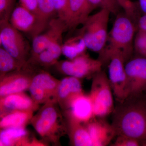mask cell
I'll return each instance as SVG.
<instances>
[{
  "label": "cell",
  "mask_w": 146,
  "mask_h": 146,
  "mask_svg": "<svg viewBox=\"0 0 146 146\" xmlns=\"http://www.w3.org/2000/svg\"><path fill=\"white\" fill-rule=\"evenodd\" d=\"M84 124L89 132L94 146L107 145L113 138L116 136L111 125H110L103 120H94L93 119Z\"/></svg>",
  "instance_id": "e0dca14e"
},
{
  "label": "cell",
  "mask_w": 146,
  "mask_h": 146,
  "mask_svg": "<svg viewBox=\"0 0 146 146\" xmlns=\"http://www.w3.org/2000/svg\"><path fill=\"white\" fill-rule=\"evenodd\" d=\"M55 102L46 104L31 121L37 133L50 142H57L63 131L60 112L54 104Z\"/></svg>",
  "instance_id": "5b68a950"
},
{
  "label": "cell",
  "mask_w": 146,
  "mask_h": 146,
  "mask_svg": "<svg viewBox=\"0 0 146 146\" xmlns=\"http://www.w3.org/2000/svg\"><path fill=\"white\" fill-rule=\"evenodd\" d=\"M66 107L69 110L68 116L70 121L84 124L95 117L91 98L84 93L74 97Z\"/></svg>",
  "instance_id": "5bb4252c"
},
{
  "label": "cell",
  "mask_w": 146,
  "mask_h": 146,
  "mask_svg": "<svg viewBox=\"0 0 146 146\" xmlns=\"http://www.w3.org/2000/svg\"><path fill=\"white\" fill-rule=\"evenodd\" d=\"M91 5L95 9L99 7L109 11L111 13L118 14L120 6L117 0H88Z\"/></svg>",
  "instance_id": "d4e9b609"
},
{
  "label": "cell",
  "mask_w": 146,
  "mask_h": 146,
  "mask_svg": "<svg viewBox=\"0 0 146 146\" xmlns=\"http://www.w3.org/2000/svg\"><path fill=\"white\" fill-rule=\"evenodd\" d=\"M126 61L124 56L119 54L112 55L108 59V79L113 96L117 102L125 99Z\"/></svg>",
  "instance_id": "8fae6325"
},
{
  "label": "cell",
  "mask_w": 146,
  "mask_h": 146,
  "mask_svg": "<svg viewBox=\"0 0 146 146\" xmlns=\"http://www.w3.org/2000/svg\"><path fill=\"white\" fill-rule=\"evenodd\" d=\"M9 22L12 26L27 35L32 40L44 31L49 24L20 5L15 7Z\"/></svg>",
  "instance_id": "ba28073f"
},
{
  "label": "cell",
  "mask_w": 146,
  "mask_h": 146,
  "mask_svg": "<svg viewBox=\"0 0 146 146\" xmlns=\"http://www.w3.org/2000/svg\"><path fill=\"white\" fill-rule=\"evenodd\" d=\"M145 95H146V91H145Z\"/></svg>",
  "instance_id": "d590c367"
},
{
  "label": "cell",
  "mask_w": 146,
  "mask_h": 146,
  "mask_svg": "<svg viewBox=\"0 0 146 146\" xmlns=\"http://www.w3.org/2000/svg\"><path fill=\"white\" fill-rule=\"evenodd\" d=\"M33 111H15L1 116V129L9 127H25L31 121Z\"/></svg>",
  "instance_id": "ffe728a7"
},
{
  "label": "cell",
  "mask_w": 146,
  "mask_h": 146,
  "mask_svg": "<svg viewBox=\"0 0 146 146\" xmlns=\"http://www.w3.org/2000/svg\"><path fill=\"white\" fill-rule=\"evenodd\" d=\"M95 9L88 0H69L67 31L70 33L79 26L83 25Z\"/></svg>",
  "instance_id": "9a60e30c"
},
{
  "label": "cell",
  "mask_w": 146,
  "mask_h": 146,
  "mask_svg": "<svg viewBox=\"0 0 146 146\" xmlns=\"http://www.w3.org/2000/svg\"><path fill=\"white\" fill-rule=\"evenodd\" d=\"M115 142L111 145L113 146H143L141 141L127 136H117Z\"/></svg>",
  "instance_id": "f1b7e54d"
},
{
  "label": "cell",
  "mask_w": 146,
  "mask_h": 146,
  "mask_svg": "<svg viewBox=\"0 0 146 146\" xmlns=\"http://www.w3.org/2000/svg\"><path fill=\"white\" fill-rule=\"evenodd\" d=\"M60 81L44 71L33 75L29 90L35 104H46L56 101Z\"/></svg>",
  "instance_id": "30bf717a"
},
{
  "label": "cell",
  "mask_w": 146,
  "mask_h": 146,
  "mask_svg": "<svg viewBox=\"0 0 146 146\" xmlns=\"http://www.w3.org/2000/svg\"><path fill=\"white\" fill-rule=\"evenodd\" d=\"M126 84L125 99L140 96L146 90V57L129 58L125 63Z\"/></svg>",
  "instance_id": "9c48e42d"
},
{
  "label": "cell",
  "mask_w": 146,
  "mask_h": 146,
  "mask_svg": "<svg viewBox=\"0 0 146 146\" xmlns=\"http://www.w3.org/2000/svg\"><path fill=\"white\" fill-rule=\"evenodd\" d=\"M19 5L33 13L41 16L38 9L37 0H19Z\"/></svg>",
  "instance_id": "4dcf8cb0"
},
{
  "label": "cell",
  "mask_w": 146,
  "mask_h": 146,
  "mask_svg": "<svg viewBox=\"0 0 146 146\" xmlns=\"http://www.w3.org/2000/svg\"><path fill=\"white\" fill-rule=\"evenodd\" d=\"M40 16L49 23L54 18L58 17L57 13L51 0H37Z\"/></svg>",
  "instance_id": "cb8c5ba5"
},
{
  "label": "cell",
  "mask_w": 146,
  "mask_h": 146,
  "mask_svg": "<svg viewBox=\"0 0 146 146\" xmlns=\"http://www.w3.org/2000/svg\"><path fill=\"white\" fill-rule=\"evenodd\" d=\"M0 102L1 116L12 111H34L38 106L24 92L1 98Z\"/></svg>",
  "instance_id": "2e32d148"
},
{
  "label": "cell",
  "mask_w": 146,
  "mask_h": 146,
  "mask_svg": "<svg viewBox=\"0 0 146 146\" xmlns=\"http://www.w3.org/2000/svg\"><path fill=\"white\" fill-rule=\"evenodd\" d=\"M58 17L67 23L69 12V0H51Z\"/></svg>",
  "instance_id": "484cf974"
},
{
  "label": "cell",
  "mask_w": 146,
  "mask_h": 146,
  "mask_svg": "<svg viewBox=\"0 0 146 146\" xmlns=\"http://www.w3.org/2000/svg\"><path fill=\"white\" fill-rule=\"evenodd\" d=\"M0 45L24 66L28 60L31 47L22 33L9 21H0Z\"/></svg>",
  "instance_id": "8992f818"
},
{
  "label": "cell",
  "mask_w": 146,
  "mask_h": 146,
  "mask_svg": "<svg viewBox=\"0 0 146 146\" xmlns=\"http://www.w3.org/2000/svg\"><path fill=\"white\" fill-rule=\"evenodd\" d=\"M83 93L80 79L68 76L60 81L56 96V101L66 107L74 97Z\"/></svg>",
  "instance_id": "ac0fdd59"
},
{
  "label": "cell",
  "mask_w": 146,
  "mask_h": 146,
  "mask_svg": "<svg viewBox=\"0 0 146 146\" xmlns=\"http://www.w3.org/2000/svg\"><path fill=\"white\" fill-rule=\"evenodd\" d=\"M85 42L81 36L76 33L63 43L62 54L68 58L72 59L84 53L87 49Z\"/></svg>",
  "instance_id": "7402d4cb"
},
{
  "label": "cell",
  "mask_w": 146,
  "mask_h": 146,
  "mask_svg": "<svg viewBox=\"0 0 146 146\" xmlns=\"http://www.w3.org/2000/svg\"><path fill=\"white\" fill-rule=\"evenodd\" d=\"M70 121V139L71 144L76 146H94L85 124Z\"/></svg>",
  "instance_id": "44dd1931"
},
{
  "label": "cell",
  "mask_w": 146,
  "mask_h": 146,
  "mask_svg": "<svg viewBox=\"0 0 146 146\" xmlns=\"http://www.w3.org/2000/svg\"><path fill=\"white\" fill-rule=\"evenodd\" d=\"M28 132L24 127L3 129L0 133V145H28Z\"/></svg>",
  "instance_id": "d6986e66"
},
{
  "label": "cell",
  "mask_w": 146,
  "mask_h": 146,
  "mask_svg": "<svg viewBox=\"0 0 146 146\" xmlns=\"http://www.w3.org/2000/svg\"><path fill=\"white\" fill-rule=\"evenodd\" d=\"M111 125L116 136H127L146 146V95L129 97L117 102L112 112Z\"/></svg>",
  "instance_id": "6da1fadb"
},
{
  "label": "cell",
  "mask_w": 146,
  "mask_h": 146,
  "mask_svg": "<svg viewBox=\"0 0 146 146\" xmlns=\"http://www.w3.org/2000/svg\"><path fill=\"white\" fill-rule=\"evenodd\" d=\"M138 5L141 11L146 14V0H138Z\"/></svg>",
  "instance_id": "d6a6232c"
},
{
  "label": "cell",
  "mask_w": 146,
  "mask_h": 146,
  "mask_svg": "<svg viewBox=\"0 0 146 146\" xmlns=\"http://www.w3.org/2000/svg\"><path fill=\"white\" fill-rule=\"evenodd\" d=\"M135 27L132 19L126 14H117L113 26L108 33L106 45L100 54L103 63L108 62L115 54L122 55L127 61L130 58L134 50Z\"/></svg>",
  "instance_id": "7a4b0ae2"
},
{
  "label": "cell",
  "mask_w": 146,
  "mask_h": 146,
  "mask_svg": "<svg viewBox=\"0 0 146 146\" xmlns=\"http://www.w3.org/2000/svg\"><path fill=\"white\" fill-rule=\"evenodd\" d=\"M33 70L23 68L6 75L1 79L0 97L3 98L11 94L23 93L29 89L33 76Z\"/></svg>",
  "instance_id": "7c38bea8"
},
{
  "label": "cell",
  "mask_w": 146,
  "mask_h": 146,
  "mask_svg": "<svg viewBox=\"0 0 146 146\" xmlns=\"http://www.w3.org/2000/svg\"><path fill=\"white\" fill-rule=\"evenodd\" d=\"M120 6L124 11L125 13L131 19L136 16L137 5L131 0H117Z\"/></svg>",
  "instance_id": "83f0119b"
},
{
  "label": "cell",
  "mask_w": 146,
  "mask_h": 146,
  "mask_svg": "<svg viewBox=\"0 0 146 146\" xmlns=\"http://www.w3.org/2000/svg\"><path fill=\"white\" fill-rule=\"evenodd\" d=\"M110 14L107 9H100L90 15L77 32L83 38L87 49L99 54L107 42Z\"/></svg>",
  "instance_id": "3957f363"
},
{
  "label": "cell",
  "mask_w": 146,
  "mask_h": 146,
  "mask_svg": "<svg viewBox=\"0 0 146 146\" xmlns=\"http://www.w3.org/2000/svg\"><path fill=\"white\" fill-rule=\"evenodd\" d=\"M15 4L16 0H0V21H9Z\"/></svg>",
  "instance_id": "4316f807"
},
{
  "label": "cell",
  "mask_w": 146,
  "mask_h": 146,
  "mask_svg": "<svg viewBox=\"0 0 146 146\" xmlns=\"http://www.w3.org/2000/svg\"><path fill=\"white\" fill-rule=\"evenodd\" d=\"M146 47V37L144 31L139 29L134 38V50L140 55Z\"/></svg>",
  "instance_id": "f546056e"
},
{
  "label": "cell",
  "mask_w": 146,
  "mask_h": 146,
  "mask_svg": "<svg viewBox=\"0 0 146 146\" xmlns=\"http://www.w3.org/2000/svg\"><path fill=\"white\" fill-rule=\"evenodd\" d=\"M103 63L100 59H95L82 54L72 59L57 62L55 65L60 72L68 76L80 79L90 77L102 70Z\"/></svg>",
  "instance_id": "52a82bcc"
},
{
  "label": "cell",
  "mask_w": 146,
  "mask_h": 146,
  "mask_svg": "<svg viewBox=\"0 0 146 146\" xmlns=\"http://www.w3.org/2000/svg\"><path fill=\"white\" fill-rule=\"evenodd\" d=\"M66 23L57 17L50 21L46 29L32 40L31 55L41 52L58 36L67 31Z\"/></svg>",
  "instance_id": "4fadbf2b"
},
{
  "label": "cell",
  "mask_w": 146,
  "mask_h": 146,
  "mask_svg": "<svg viewBox=\"0 0 146 146\" xmlns=\"http://www.w3.org/2000/svg\"><path fill=\"white\" fill-rule=\"evenodd\" d=\"M139 55L146 57V47L143 50V51L141 52V54Z\"/></svg>",
  "instance_id": "836d02e7"
},
{
  "label": "cell",
  "mask_w": 146,
  "mask_h": 146,
  "mask_svg": "<svg viewBox=\"0 0 146 146\" xmlns=\"http://www.w3.org/2000/svg\"><path fill=\"white\" fill-rule=\"evenodd\" d=\"M113 92L109 79L104 71H100L93 76L92 86L89 95L95 117H104L112 113L115 106Z\"/></svg>",
  "instance_id": "277c9868"
},
{
  "label": "cell",
  "mask_w": 146,
  "mask_h": 146,
  "mask_svg": "<svg viewBox=\"0 0 146 146\" xmlns=\"http://www.w3.org/2000/svg\"><path fill=\"white\" fill-rule=\"evenodd\" d=\"M23 65L6 50L3 47L0 48V76L1 79L6 75L14 71L20 70Z\"/></svg>",
  "instance_id": "603a6c76"
},
{
  "label": "cell",
  "mask_w": 146,
  "mask_h": 146,
  "mask_svg": "<svg viewBox=\"0 0 146 146\" xmlns=\"http://www.w3.org/2000/svg\"><path fill=\"white\" fill-rule=\"evenodd\" d=\"M138 25L139 30L146 31V14H143L139 18Z\"/></svg>",
  "instance_id": "1f68e13d"
},
{
  "label": "cell",
  "mask_w": 146,
  "mask_h": 146,
  "mask_svg": "<svg viewBox=\"0 0 146 146\" xmlns=\"http://www.w3.org/2000/svg\"><path fill=\"white\" fill-rule=\"evenodd\" d=\"M143 31H144V34H145V36L146 37V31H143Z\"/></svg>",
  "instance_id": "e575fe53"
}]
</instances>
